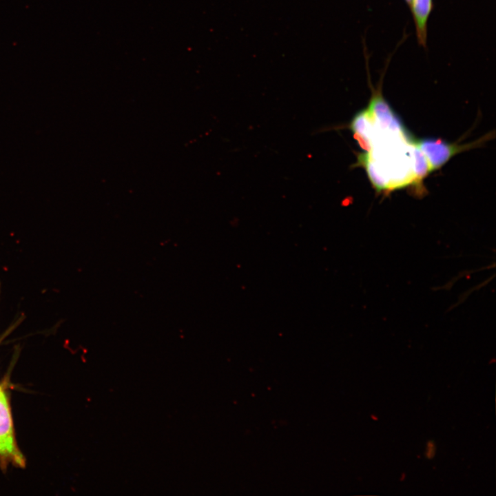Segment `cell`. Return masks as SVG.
I'll use <instances>...</instances> for the list:
<instances>
[{
	"mask_svg": "<svg viewBox=\"0 0 496 496\" xmlns=\"http://www.w3.org/2000/svg\"><path fill=\"white\" fill-rule=\"evenodd\" d=\"M0 454L11 458L22 466L23 456L18 451L14 439L10 411L7 398L0 389Z\"/></svg>",
	"mask_w": 496,
	"mask_h": 496,
	"instance_id": "6da1fadb",
	"label": "cell"
},
{
	"mask_svg": "<svg viewBox=\"0 0 496 496\" xmlns=\"http://www.w3.org/2000/svg\"><path fill=\"white\" fill-rule=\"evenodd\" d=\"M424 155L431 171L443 165L454 154L463 149V146L449 145L440 140L423 139L415 142Z\"/></svg>",
	"mask_w": 496,
	"mask_h": 496,
	"instance_id": "7a4b0ae2",
	"label": "cell"
},
{
	"mask_svg": "<svg viewBox=\"0 0 496 496\" xmlns=\"http://www.w3.org/2000/svg\"><path fill=\"white\" fill-rule=\"evenodd\" d=\"M366 110L379 121L380 127L395 132L403 130L400 121L380 93L373 96Z\"/></svg>",
	"mask_w": 496,
	"mask_h": 496,
	"instance_id": "3957f363",
	"label": "cell"
},
{
	"mask_svg": "<svg viewBox=\"0 0 496 496\" xmlns=\"http://www.w3.org/2000/svg\"><path fill=\"white\" fill-rule=\"evenodd\" d=\"M416 34L418 42L423 46L426 42V24L429 14L432 10V0H413L411 5Z\"/></svg>",
	"mask_w": 496,
	"mask_h": 496,
	"instance_id": "277c9868",
	"label": "cell"
},
{
	"mask_svg": "<svg viewBox=\"0 0 496 496\" xmlns=\"http://www.w3.org/2000/svg\"><path fill=\"white\" fill-rule=\"evenodd\" d=\"M414 175L415 177V181L419 182L420 179L423 178L426 175H427V174L431 171V169L424 155L417 146H415L414 149Z\"/></svg>",
	"mask_w": 496,
	"mask_h": 496,
	"instance_id": "5b68a950",
	"label": "cell"
},
{
	"mask_svg": "<svg viewBox=\"0 0 496 496\" xmlns=\"http://www.w3.org/2000/svg\"><path fill=\"white\" fill-rule=\"evenodd\" d=\"M436 451V445L434 441L428 440L426 444L425 457L428 459H431L434 457Z\"/></svg>",
	"mask_w": 496,
	"mask_h": 496,
	"instance_id": "8992f818",
	"label": "cell"
},
{
	"mask_svg": "<svg viewBox=\"0 0 496 496\" xmlns=\"http://www.w3.org/2000/svg\"><path fill=\"white\" fill-rule=\"evenodd\" d=\"M405 477H406L405 473H402L400 480L403 481L405 479Z\"/></svg>",
	"mask_w": 496,
	"mask_h": 496,
	"instance_id": "52a82bcc",
	"label": "cell"
},
{
	"mask_svg": "<svg viewBox=\"0 0 496 496\" xmlns=\"http://www.w3.org/2000/svg\"><path fill=\"white\" fill-rule=\"evenodd\" d=\"M371 417L373 420H378V417H377L375 415L374 416V415H371Z\"/></svg>",
	"mask_w": 496,
	"mask_h": 496,
	"instance_id": "ba28073f",
	"label": "cell"
},
{
	"mask_svg": "<svg viewBox=\"0 0 496 496\" xmlns=\"http://www.w3.org/2000/svg\"><path fill=\"white\" fill-rule=\"evenodd\" d=\"M408 6H411L412 0H405Z\"/></svg>",
	"mask_w": 496,
	"mask_h": 496,
	"instance_id": "9c48e42d",
	"label": "cell"
}]
</instances>
